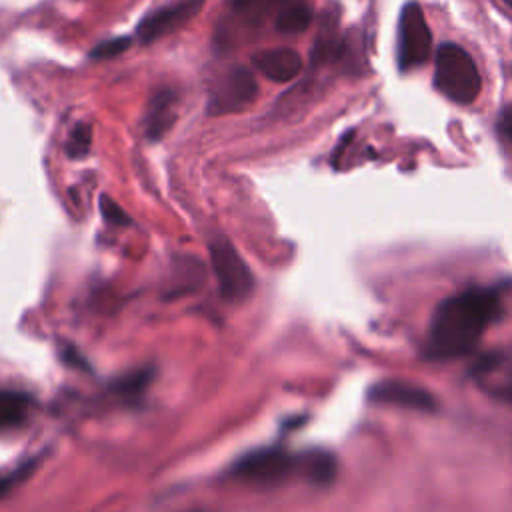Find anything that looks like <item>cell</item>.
Wrapping results in <instances>:
<instances>
[{
  "mask_svg": "<svg viewBox=\"0 0 512 512\" xmlns=\"http://www.w3.org/2000/svg\"><path fill=\"white\" fill-rule=\"evenodd\" d=\"M502 316L496 290L472 288L446 298L434 312L426 340V356L432 360H454L470 354L486 328Z\"/></svg>",
  "mask_w": 512,
  "mask_h": 512,
  "instance_id": "obj_1",
  "label": "cell"
},
{
  "mask_svg": "<svg viewBox=\"0 0 512 512\" xmlns=\"http://www.w3.org/2000/svg\"><path fill=\"white\" fill-rule=\"evenodd\" d=\"M434 84L446 98L458 104H470L480 94L482 78L472 56L464 48L442 44L436 52Z\"/></svg>",
  "mask_w": 512,
  "mask_h": 512,
  "instance_id": "obj_2",
  "label": "cell"
},
{
  "mask_svg": "<svg viewBox=\"0 0 512 512\" xmlns=\"http://www.w3.org/2000/svg\"><path fill=\"white\" fill-rule=\"evenodd\" d=\"M208 252L222 298L228 302H240L246 296H250L254 288V276L244 258L232 246V242H228L222 236H216L210 242Z\"/></svg>",
  "mask_w": 512,
  "mask_h": 512,
  "instance_id": "obj_3",
  "label": "cell"
},
{
  "mask_svg": "<svg viewBox=\"0 0 512 512\" xmlns=\"http://www.w3.org/2000/svg\"><path fill=\"white\" fill-rule=\"evenodd\" d=\"M302 472V456L288 454L282 448H262L250 452L234 466V476L254 484H280L286 478Z\"/></svg>",
  "mask_w": 512,
  "mask_h": 512,
  "instance_id": "obj_4",
  "label": "cell"
},
{
  "mask_svg": "<svg viewBox=\"0 0 512 512\" xmlns=\"http://www.w3.org/2000/svg\"><path fill=\"white\" fill-rule=\"evenodd\" d=\"M432 50V34L426 16L416 2H408L400 14V46H398V66L400 70H410L428 60Z\"/></svg>",
  "mask_w": 512,
  "mask_h": 512,
  "instance_id": "obj_5",
  "label": "cell"
},
{
  "mask_svg": "<svg viewBox=\"0 0 512 512\" xmlns=\"http://www.w3.org/2000/svg\"><path fill=\"white\" fill-rule=\"evenodd\" d=\"M368 400L372 404L380 406H394V408H404V410H416V412H432L438 408L436 396L412 382L406 380H380L376 382L370 392Z\"/></svg>",
  "mask_w": 512,
  "mask_h": 512,
  "instance_id": "obj_6",
  "label": "cell"
},
{
  "mask_svg": "<svg viewBox=\"0 0 512 512\" xmlns=\"http://www.w3.org/2000/svg\"><path fill=\"white\" fill-rule=\"evenodd\" d=\"M470 374L488 396L512 406V356L486 352L476 358Z\"/></svg>",
  "mask_w": 512,
  "mask_h": 512,
  "instance_id": "obj_7",
  "label": "cell"
},
{
  "mask_svg": "<svg viewBox=\"0 0 512 512\" xmlns=\"http://www.w3.org/2000/svg\"><path fill=\"white\" fill-rule=\"evenodd\" d=\"M204 0H176L168 6H162L150 12L136 30V36L142 44H150L164 34H170L192 20L202 10Z\"/></svg>",
  "mask_w": 512,
  "mask_h": 512,
  "instance_id": "obj_8",
  "label": "cell"
},
{
  "mask_svg": "<svg viewBox=\"0 0 512 512\" xmlns=\"http://www.w3.org/2000/svg\"><path fill=\"white\" fill-rule=\"evenodd\" d=\"M256 94H258V82L254 74L244 66H236L220 86L216 100H212L210 112H216V114L236 112L252 104Z\"/></svg>",
  "mask_w": 512,
  "mask_h": 512,
  "instance_id": "obj_9",
  "label": "cell"
},
{
  "mask_svg": "<svg viewBox=\"0 0 512 512\" xmlns=\"http://www.w3.org/2000/svg\"><path fill=\"white\" fill-rule=\"evenodd\" d=\"M252 64L268 80L284 84L294 80L302 70V58L292 48H272L252 56Z\"/></svg>",
  "mask_w": 512,
  "mask_h": 512,
  "instance_id": "obj_10",
  "label": "cell"
},
{
  "mask_svg": "<svg viewBox=\"0 0 512 512\" xmlns=\"http://www.w3.org/2000/svg\"><path fill=\"white\" fill-rule=\"evenodd\" d=\"M176 104L178 96L170 88H162L152 96L146 112V136L150 140H160L172 128L176 120Z\"/></svg>",
  "mask_w": 512,
  "mask_h": 512,
  "instance_id": "obj_11",
  "label": "cell"
},
{
  "mask_svg": "<svg viewBox=\"0 0 512 512\" xmlns=\"http://www.w3.org/2000/svg\"><path fill=\"white\" fill-rule=\"evenodd\" d=\"M30 410V398L18 390H0V432L24 424Z\"/></svg>",
  "mask_w": 512,
  "mask_h": 512,
  "instance_id": "obj_12",
  "label": "cell"
},
{
  "mask_svg": "<svg viewBox=\"0 0 512 512\" xmlns=\"http://www.w3.org/2000/svg\"><path fill=\"white\" fill-rule=\"evenodd\" d=\"M302 456V476L314 484H330L336 476V460L326 450H310Z\"/></svg>",
  "mask_w": 512,
  "mask_h": 512,
  "instance_id": "obj_13",
  "label": "cell"
},
{
  "mask_svg": "<svg viewBox=\"0 0 512 512\" xmlns=\"http://www.w3.org/2000/svg\"><path fill=\"white\" fill-rule=\"evenodd\" d=\"M312 20V10L306 2H288L280 8L276 16V28L284 34H298L304 32L310 26Z\"/></svg>",
  "mask_w": 512,
  "mask_h": 512,
  "instance_id": "obj_14",
  "label": "cell"
},
{
  "mask_svg": "<svg viewBox=\"0 0 512 512\" xmlns=\"http://www.w3.org/2000/svg\"><path fill=\"white\" fill-rule=\"evenodd\" d=\"M90 144H92V126L88 122H80L74 126L70 134L66 152L70 158H84L90 152Z\"/></svg>",
  "mask_w": 512,
  "mask_h": 512,
  "instance_id": "obj_15",
  "label": "cell"
},
{
  "mask_svg": "<svg viewBox=\"0 0 512 512\" xmlns=\"http://www.w3.org/2000/svg\"><path fill=\"white\" fill-rule=\"evenodd\" d=\"M130 38L128 36H122V38H112V40H104L100 42L98 46L92 48L90 56L94 60H100V58H114V56H120L124 50L130 48Z\"/></svg>",
  "mask_w": 512,
  "mask_h": 512,
  "instance_id": "obj_16",
  "label": "cell"
},
{
  "mask_svg": "<svg viewBox=\"0 0 512 512\" xmlns=\"http://www.w3.org/2000/svg\"><path fill=\"white\" fill-rule=\"evenodd\" d=\"M100 210H102L104 220L114 224V226H128V224H132L130 216L110 196H102L100 198Z\"/></svg>",
  "mask_w": 512,
  "mask_h": 512,
  "instance_id": "obj_17",
  "label": "cell"
},
{
  "mask_svg": "<svg viewBox=\"0 0 512 512\" xmlns=\"http://www.w3.org/2000/svg\"><path fill=\"white\" fill-rule=\"evenodd\" d=\"M498 128H500V132H502L508 140H512V104H508V106L502 110Z\"/></svg>",
  "mask_w": 512,
  "mask_h": 512,
  "instance_id": "obj_18",
  "label": "cell"
},
{
  "mask_svg": "<svg viewBox=\"0 0 512 512\" xmlns=\"http://www.w3.org/2000/svg\"><path fill=\"white\" fill-rule=\"evenodd\" d=\"M10 484V478L8 476H0V494L4 492V488Z\"/></svg>",
  "mask_w": 512,
  "mask_h": 512,
  "instance_id": "obj_19",
  "label": "cell"
},
{
  "mask_svg": "<svg viewBox=\"0 0 512 512\" xmlns=\"http://www.w3.org/2000/svg\"><path fill=\"white\" fill-rule=\"evenodd\" d=\"M504 2H506V4H508V6H512V0H504Z\"/></svg>",
  "mask_w": 512,
  "mask_h": 512,
  "instance_id": "obj_20",
  "label": "cell"
}]
</instances>
